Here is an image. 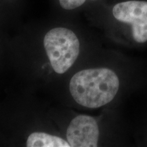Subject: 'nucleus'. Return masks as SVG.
<instances>
[{"label": "nucleus", "mask_w": 147, "mask_h": 147, "mask_svg": "<svg viewBox=\"0 0 147 147\" xmlns=\"http://www.w3.org/2000/svg\"><path fill=\"white\" fill-rule=\"evenodd\" d=\"M27 147H69V142L61 138L44 132H34L27 138Z\"/></svg>", "instance_id": "39448f33"}, {"label": "nucleus", "mask_w": 147, "mask_h": 147, "mask_svg": "<svg viewBox=\"0 0 147 147\" xmlns=\"http://www.w3.org/2000/svg\"><path fill=\"white\" fill-rule=\"evenodd\" d=\"M120 82L112 69L102 67L81 70L72 76L69 88L74 100L79 105L97 108L113 100Z\"/></svg>", "instance_id": "f257e3e1"}, {"label": "nucleus", "mask_w": 147, "mask_h": 147, "mask_svg": "<svg viewBox=\"0 0 147 147\" xmlns=\"http://www.w3.org/2000/svg\"><path fill=\"white\" fill-rule=\"evenodd\" d=\"M44 47L53 69L60 74L70 68L80 53L76 35L65 27H55L49 31L44 38Z\"/></svg>", "instance_id": "f03ea898"}, {"label": "nucleus", "mask_w": 147, "mask_h": 147, "mask_svg": "<svg viewBox=\"0 0 147 147\" xmlns=\"http://www.w3.org/2000/svg\"><path fill=\"white\" fill-rule=\"evenodd\" d=\"M113 15L117 21L131 27L132 38L138 44L147 42V1L129 0L114 5Z\"/></svg>", "instance_id": "7ed1b4c3"}, {"label": "nucleus", "mask_w": 147, "mask_h": 147, "mask_svg": "<svg viewBox=\"0 0 147 147\" xmlns=\"http://www.w3.org/2000/svg\"><path fill=\"white\" fill-rule=\"evenodd\" d=\"M100 129L93 117L81 115L74 118L67 129V139L72 147H95L98 144Z\"/></svg>", "instance_id": "20e7f679"}, {"label": "nucleus", "mask_w": 147, "mask_h": 147, "mask_svg": "<svg viewBox=\"0 0 147 147\" xmlns=\"http://www.w3.org/2000/svg\"><path fill=\"white\" fill-rule=\"evenodd\" d=\"M87 0H59V3L62 8L66 10H74L82 6ZM97 1V0H90Z\"/></svg>", "instance_id": "423d86ee"}]
</instances>
